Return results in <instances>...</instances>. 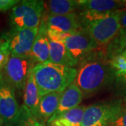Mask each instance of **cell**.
<instances>
[{
	"label": "cell",
	"mask_w": 126,
	"mask_h": 126,
	"mask_svg": "<svg viewBox=\"0 0 126 126\" xmlns=\"http://www.w3.org/2000/svg\"><path fill=\"white\" fill-rule=\"evenodd\" d=\"M48 16H60L74 13L79 8L78 1L75 0H50L44 3Z\"/></svg>",
	"instance_id": "18"
},
{
	"label": "cell",
	"mask_w": 126,
	"mask_h": 126,
	"mask_svg": "<svg viewBox=\"0 0 126 126\" xmlns=\"http://www.w3.org/2000/svg\"><path fill=\"white\" fill-rule=\"evenodd\" d=\"M32 64L29 57L11 55L0 72L14 90L20 92L25 90L29 72L34 66Z\"/></svg>",
	"instance_id": "6"
},
{
	"label": "cell",
	"mask_w": 126,
	"mask_h": 126,
	"mask_svg": "<svg viewBox=\"0 0 126 126\" xmlns=\"http://www.w3.org/2000/svg\"><path fill=\"white\" fill-rule=\"evenodd\" d=\"M123 103H124V105L126 107V97H125V99H123Z\"/></svg>",
	"instance_id": "28"
},
{
	"label": "cell",
	"mask_w": 126,
	"mask_h": 126,
	"mask_svg": "<svg viewBox=\"0 0 126 126\" xmlns=\"http://www.w3.org/2000/svg\"><path fill=\"white\" fill-rule=\"evenodd\" d=\"M126 48V29H121L106 46L105 55L108 60L117 56Z\"/></svg>",
	"instance_id": "19"
},
{
	"label": "cell",
	"mask_w": 126,
	"mask_h": 126,
	"mask_svg": "<svg viewBox=\"0 0 126 126\" xmlns=\"http://www.w3.org/2000/svg\"><path fill=\"white\" fill-rule=\"evenodd\" d=\"M120 24L121 29H126V9L121 12L120 18Z\"/></svg>",
	"instance_id": "26"
},
{
	"label": "cell",
	"mask_w": 126,
	"mask_h": 126,
	"mask_svg": "<svg viewBox=\"0 0 126 126\" xmlns=\"http://www.w3.org/2000/svg\"><path fill=\"white\" fill-rule=\"evenodd\" d=\"M86 106L79 105L66 112L54 115L47 122L48 126H81Z\"/></svg>",
	"instance_id": "14"
},
{
	"label": "cell",
	"mask_w": 126,
	"mask_h": 126,
	"mask_svg": "<svg viewBox=\"0 0 126 126\" xmlns=\"http://www.w3.org/2000/svg\"><path fill=\"white\" fill-rule=\"evenodd\" d=\"M0 126H1V118H0Z\"/></svg>",
	"instance_id": "29"
},
{
	"label": "cell",
	"mask_w": 126,
	"mask_h": 126,
	"mask_svg": "<svg viewBox=\"0 0 126 126\" xmlns=\"http://www.w3.org/2000/svg\"><path fill=\"white\" fill-rule=\"evenodd\" d=\"M79 8L81 11L112 12L126 9V0H80Z\"/></svg>",
	"instance_id": "12"
},
{
	"label": "cell",
	"mask_w": 126,
	"mask_h": 126,
	"mask_svg": "<svg viewBox=\"0 0 126 126\" xmlns=\"http://www.w3.org/2000/svg\"><path fill=\"white\" fill-rule=\"evenodd\" d=\"M74 83L84 97L94 95L112 85L114 70L105 53L95 50L79 63Z\"/></svg>",
	"instance_id": "1"
},
{
	"label": "cell",
	"mask_w": 126,
	"mask_h": 126,
	"mask_svg": "<svg viewBox=\"0 0 126 126\" xmlns=\"http://www.w3.org/2000/svg\"><path fill=\"white\" fill-rule=\"evenodd\" d=\"M123 107L121 99L99 102L87 106L81 126H110Z\"/></svg>",
	"instance_id": "5"
},
{
	"label": "cell",
	"mask_w": 126,
	"mask_h": 126,
	"mask_svg": "<svg viewBox=\"0 0 126 126\" xmlns=\"http://www.w3.org/2000/svg\"><path fill=\"white\" fill-rule=\"evenodd\" d=\"M39 27L33 29H11L2 34L9 46L11 55L29 57L38 33Z\"/></svg>",
	"instance_id": "7"
},
{
	"label": "cell",
	"mask_w": 126,
	"mask_h": 126,
	"mask_svg": "<svg viewBox=\"0 0 126 126\" xmlns=\"http://www.w3.org/2000/svg\"><path fill=\"white\" fill-rule=\"evenodd\" d=\"M113 86L117 94L126 97V69L122 71H114Z\"/></svg>",
	"instance_id": "21"
},
{
	"label": "cell",
	"mask_w": 126,
	"mask_h": 126,
	"mask_svg": "<svg viewBox=\"0 0 126 126\" xmlns=\"http://www.w3.org/2000/svg\"><path fill=\"white\" fill-rule=\"evenodd\" d=\"M110 126H126V107L125 105Z\"/></svg>",
	"instance_id": "24"
},
{
	"label": "cell",
	"mask_w": 126,
	"mask_h": 126,
	"mask_svg": "<svg viewBox=\"0 0 126 126\" xmlns=\"http://www.w3.org/2000/svg\"><path fill=\"white\" fill-rule=\"evenodd\" d=\"M62 93H52L40 97L39 107V120L47 123L58 110Z\"/></svg>",
	"instance_id": "17"
},
{
	"label": "cell",
	"mask_w": 126,
	"mask_h": 126,
	"mask_svg": "<svg viewBox=\"0 0 126 126\" xmlns=\"http://www.w3.org/2000/svg\"><path fill=\"white\" fill-rule=\"evenodd\" d=\"M123 11L105 13L81 11L78 14L81 29L87 32L99 47H106L121 30L120 18Z\"/></svg>",
	"instance_id": "2"
},
{
	"label": "cell",
	"mask_w": 126,
	"mask_h": 126,
	"mask_svg": "<svg viewBox=\"0 0 126 126\" xmlns=\"http://www.w3.org/2000/svg\"><path fill=\"white\" fill-rule=\"evenodd\" d=\"M32 72L40 97L52 93H63L75 80L77 69L49 61L36 64Z\"/></svg>",
	"instance_id": "3"
},
{
	"label": "cell",
	"mask_w": 126,
	"mask_h": 126,
	"mask_svg": "<svg viewBox=\"0 0 126 126\" xmlns=\"http://www.w3.org/2000/svg\"><path fill=\"white\" fill-rule=\"evenodd\" d=\"M63 43L78 63L99 48L89 34L81 29L69 35Z\"/></svg>",
	"instance_id": "9"
},
{
	"label": "cell",
	"mask_w": 126,
	"mask_h": 126,
	"mask_svg": "<svg viewBox=\"0 0 126 126\" xmlns=\"http://www.w3.org/2000/svg\"><path fill=\"white\" fill-rule=\"evenodd\" d=\"M49 62L69 67H74L79 64L69 53L64 43L49 40Z\"/></svg>",
	"instance_id": "16"
},
{
	"label": "cell",
	"mask_w": 126,
	"mask_h": 126,
	"mask_svg": "<svg viewBox=\"0 0 126 126\" xmlns=\"http://www.w3.org/2000/svg\"><path fill=\"white\" fill-rule=\"evenodd\" d=\"M45 11L41 0L20 1L9 15L11 29H33L39 27Z\"/></svg>",
	"instance_id": "4"
},
{
	"label": "cell",
	"mask_w": 126,
	"mask_h": 126,
	"mask_svg": "<svg viewBox=\"0 0 126 126\" xmlns=\"http://www.w3.org/2000/svg\"><path fill=\"white\" fill-rule=\"evenodd\" d=\"M46 26V16L44 13L36 39L33 44L29 58L32 63L36 64L49 61L50 45Z\"/></svg>",
	"instance_id": "10"
},
{
	"label": "cell",
	"mask_w": 126,
	"mask_h": 126,
	"mask_svg": "<svg viewBox=\"0 0 126 126\" xmlns=\"http://www.w3.org/2000/svg\"><path fill=\"white\" fill-rule=\"evenodd\" d=\"M32 67L29 72L27 83L25 87L24 102L23 105L34 117L39 120V107L40 96L37 86L35 83Z\"/></svg>",
	"instance_id": "13"
},
{
	"label": "cell",
	"mask_w": 126,
	"mask_h": 126,
	"mask_svg": "<svg viewBox=\"0 0 126 126\" xmlns=\"http://www.w3.org/2000/svg\"><path fill=\"white\" fill-rule=\"evenodd\" d=\"M14 126H46L35 118L23 105L20 108V113L17 121Z\"/></svg>",
	"instance_id": "20"
},
{
	"label": "cell",
	"mask_w": 126,
	"mask_h": 126,
	"mask_svg": "<svg viewBox=\"0 0 126 126\" xmlns=\"http://www.w3.org/2000/svg\"><path fill=\"white\" fill-rule=\"evenodd\" d=\"M11 53L6 41L2 38H0V71L4 67L8 61Z\"/></svg>",
	"instance_id": "22"
},
{
	"label": "cell",
	"mask_w": 126,
	"mask_h": 126,
	"mask_svg": "<svg viewBox=\"0 0 126 126\" xmlns=\"http://www.w3.org/2000/svg\"><path fill=\"white\" fill-rule=\"evenodd\" d=\"M83 98V94L81 90L74 83H72L62 93L58 108L54 115H58L76 108L80 105Z\"/></svg>",
	"instance_id": "15"
},
{
	"label": "cell",
	"mask_w": 126,
	"mask_h": 126,
	"mask_svg": "<svg viewBox=\"0 0 126 126\" xmlns=\"http://www.w3.org/2000/svg\"><path fill=\"white\" fill-rule=\"evenodd\" d=\"M18 0H0V11H7L18 4Z\"/></svg>",
	"instance_id": "25"
},
{
	"label": "cell",
	"mask_w": 126,
	"mask_h": 126,
	"mask_svg": "<svg viewBox=\"0 0 126 126\" xmlns=\"http://www.w3.org/2000/svg\"><path fill=\"white\" fill-rule=\"evenodd\" d=\"M118 55H121V56H123V57H125V58H126V48H125V49L123 50V51H121V52L120 53V54Z\"/></svg>",
	"instance_id": "27"
},
{
	"label": "cell",
	"mask_w": 126,
	"mask_h": 126,
	"mask_svg": "<svg viewBox=\"0 0 126 126\" xmlns=\"http://www.w3.org/2000/svg\"><path fill=\"white\" fill-rule=\"evenodd\" d=\"M47 30H48L47 31L48 37L49 40L53 41H58V42L63 43L68 36L72 34L70 33H64V32H61L51 30H48V28Z\"/></svg>",
	"instance_id": "23"
},
{
	"label": "cell",
	"mask_w": 126,
	"mask_h": 126,
	"mask_svg": "<svg viewBox=\"0 0 126 126\" xmlns=\"http://www.w3.org/2000/svg\"><path fill=\"white\" fill-rule=\"evenodd\" d=\"M20 107L14 88L0 72V118L1 126H14L17 121Z\"/></svg>",
	"instance_id": "8"
},
{
	"label": "cell",
	"mask_w": 126,
	"mask_h": 126,
	"mask_svg": "<svg viewBox=\"0 0 126 126\" xmlns=\"http://www.w3.org/2000/svg\"><path fill=\"white\" fill-rule=\"evenodd\" d=\"M46 26L48 30L74 34L81 30L78 14L75 12L67 15L46 16Z\"/></svg>",
	"instance_id": "11"
}]
</instances>
